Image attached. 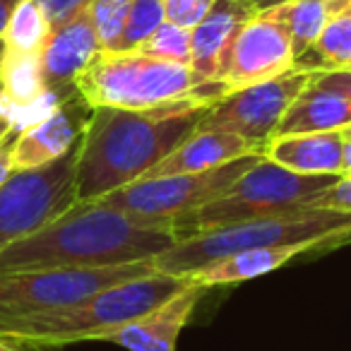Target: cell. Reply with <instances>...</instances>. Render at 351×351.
<instances>
[{"label":"cell","mask_w":351,"mask_h":351,"mask_svg":"<svg viewBox=\"0 0 351 351\" xmlns=\"http://www.w3.org/2000/svg\"><path fill=\"white\" fill-rule=\"evenodd\" d=\"M219 99L210 89L197 87L191 97L140 111L92 108L77 142V205L97 202L118 188L140 181L197 130L205 113Z\"/></svg>","instance_id":"obj_1"},{"label":"cell","mask_w":351,"mask_h":351,"mask_svg":"<svg viewBox=\"0 0 351 351\" xmlns=\"http://www.w3.org/2000/svg\"><path fill=\"white\" fill-rule=\"evenodd\" d=\"M176 241L173 221L135 219L87 202L0 250V274L149 263Z\"/></svg>","instance_id":"obj_2"},{"label":"cell","mask_w":351,"mask_h":351,"mask_svg":"<svg viewBox=\"0 0 351 351\" xmlns=\"http://www.w3.org/2000/svg\"><path fill=\"white\" fill-rule=\"evenodd\" d=\"M191 284V277H176L152 269L142 277H132L101 289L84 301L60 311L3 317L0 337L44 349H56L73 341H99L104 332L147 315Z\"/></svg>","instance_id":"obj_3"},{"label":"cell","mask_w":351,"mask_h":351,"mask_svg":"<svg viewBox=\"0 0 351 351\" xmlns=\"http://www.w3.org/2000/svg\"><path fill=\"white\" fill-rule=\"evenodd\" d=\"M351 212L301 210L293 215L263 217L221 229L202 231L176 241L169 250L154 255L149 265L156 272L188 277L215 260L229 258L241 250L274 248V245H320L349 243Z\"/></svg>","instance_id":"obj_4"},{"label":"cell","mask_w":351,"mask_h":351,"mask_svg":"<svg viewBox=\"0 0 351 351\" xmlns=\"http://www.w3.org/2000/svg\"><path fill=\"white\" fill-rule=\"evenodd\" d=\"M339 176H301L277 166L269 159L253 164L221 197L200 210L173 219L176 239L263 219V217L293 215L311 210L313 202L337 181Z\"/></svg>","instance_id":"obj_5"},{"label":"cell","mask_w":351,"mask_h":351,"mask_svg":"<svg viewBox=\"0 0 351 351\" xmlns=\"http://www.w3.org/2000/svg\"><path fill=\"white\" fill-rule=\"evenodd\" d=\"M188 65L166 63L140 51H99L75 80V94L89 108L140 111L195 94Z\"/></svg>","instance_id":"obj_6"},{"label":"cell","mask_w":351,"mask_h":351,"mask_svg":"<svg viewBox=\"0 0 351 351\" xmlns=\"http://www.w3.org/2000/svg\"><path fill=\"white\" fill-rule=\"evenodd\" d=\"M260 159H263V152H253L202 173L145 178V181L118 188L99 197L97 202L135 219L173 221L221 197Z\"/></svg>","instance_id":"obj_7"},{"label":"cell","mask_w":351,"mask_h":351,"mask_svg":"<svg viewBox=\"0 0 351 351\" xmlns=\"http://www.w3.org/2000/svg\"><path fill=\"white\" fill-rule=\"evenodd\" d=\"M77 145L60 159L27 171H12L0 186V250L39 231L77 205Z\"/></svg>","instance_id":"obj_8"},{"label":"cell","mask_w":351,"mask_h":351,"mask_svg":"<svg viewBox=\"0 0 351 351\" xmlns=\"http://www.w3.org/2000/svg\"><path fill=\"white\" fill-rule=\"evenodd\" d=\"M149 263L116 267H58L0 274V320L75 306L92 293L152 272Z\"/></svg>","instance_id":"obj_9"},{"label":"cell","mask_w":351,"mask_h":351,"mask_svg":"<svg viewBox=\"0 0 351 351\" xmlns=\"http://www.w3.org/2000/svg\"><path fill=\"white\" fill-rule=\"evenodd\" d=\"M311 73L291 68L267 82L229 92L205 113L197 130H219L239 135L250 147L263 152V147L277 132L291 101L311 84Z\"/></svg>","instance_id":"obj_10"},{"label":"cell","mask_w":351,"mask_h":351,"mask_svg":"<svg viewBox=\"0 0 351 351\" xmlns=\"http://www.w3.org/2000/svg\"><path fill=\"white\" fill-rule=\"evenodd\" d=\"M293 63H296V56L287 32L267 15L258 12L236 34L217 75V84L221 87V92L229 94L279 77L289 73Z\"/></svg>","instance_id":"obj_11"},{"label":"cell","mask_w":351,"mask_h":351,"mask_svg":"<svg viewBox=\"0 0 351 351\" xmlns=\"http://www.w3.org/2000/svg\"><path fill=\"white\" fill-rule=\"evenodd\" d=\"M92 108L80 97H73L56 106L49 116L15 132L10 145L12 171H27L36 166H46L51 161L68 154L80 142L84 123Z\"/></svg>","instance_id":"obj_12"},{"label":"cell","mask_w":351,"mask_h":351,"mask_svg":"<svg viewBox=\"0 0 351 351\" xmlns=\"http://www.w3.org/2000/svg\"><path fill=\"white\" fill-rule=\"evenodd\" d=\"M101 51L94 32L89 8L80 10L75 17L63 22L60 27L51 29V36L41 51V68H44V82L60 99H73L75 80L92 63L94 56Z\"/></svg>","instance_id":"obj_13"},{"label":"cell","mask_w":351,"mask_h":351,"mask_svg":"<svg viewBox=\"0 0 351 351\" xmlns=\"http://www.w3.org/2000/svg\"><path fill=\"white\" fill-rule=\"evenodd\" d=\"M205 291L207 289L191 284L147 315L116 327V330L104 332L99 341H111V344H118L128 351H176L178 337H181L183 327L188 325Z\"/></svg>","instance_id":"obj_14"},{"label":"cell","mask_w":351,"mask_h":351,"mask_svg":"<svg viewBox=\"0 0 351 351\" xmlns=\"http://www.w3.org/2000/svg\"><path fill=\"white\" fill-rule=\"evenodd\" d=\"M258 12L245 0H215L200 25L191 29V73L195 84L217 82V75L241 27Z\"/></svg>","instance_id":"obj_15"},{"label":"cell","mask_w":351,"mask_h":351,"mask_svg":"<svg viewBox=\"0 0 351 351\" xmlns=\"http://www.w3.org/2000/svg\"><path fill=\"white\" fill-rule=\"evenodd\" d=\"M263 156L301 176H341L344 137L341 130L279 135L263 147Z\"/></svg>","instance_id":"obj_16"},{"label":"cell","mask_w":351,"mask_h":351,"mask_svg":"<svg viewBox=\"0 0 351 351\" xmlns=\"http://www.w3.org/2000/svg\"><path fill=\"white\" fill-rule=\"evenodd\" d=\"M260 152L250 147L243 137L231 135L219 130H195L186 142L176 147L169 156L159 161L154 169H149L145 178H164V176H186V173H202V171L217 169L221 164L239 159V156Z\"/></svg>","instance_id":"obj_17"},{"label":"cell","mask_w":351,"mask_h":351,"mask_svg":"<svg viewBox=\"0 0 351 351\" xmlns=\"http://www.w3.org/2000/svg\"><path fill=\"white\" fill-rule=\"evenodd\" d=\"M351 125V99L313 82L287 108L274 137L301 132H332Z\"/></svg>","instance_id":"obj_18"},{"label":"cell","mask_w":351,"mask_h":351,"mask_svg":"<svg viewBox=\"0 0 351 351\" xmlns=\"http://www.w3.org/2000/svg\"><path fill=\"white\" fill-rule=\"evenodd\" d=\"M315 245H274V248H255V250H241L229 258L215 260V263L205 265L197 272L188 274L193 284L202 289L212 287H226V284H239L248 282V279L263 277L282 265H287L291 258L301 253H308Z\"/></svg>","instance_id":"obj_19"},{"label":"cell","mask_w":351,"mask_h":351,"mask_svg":"<svg viewBox=\"0 0 351 351\" xmlns=\"http://www.w3.org/2000/svg\"><path fill=\"white\" fill-rule=\"evenodd\" d=\"M263 15H267L287 32L296 60L315 44V39L327 25V12L322 0H284L269 10H263Z\"/></svg>","instance_id":"obj_20"},{"label":"cell","mask_w":351,"mask_h":351,"mask_svg":"<svg viewBox=\"0 0 351 351\" xmlns=\"http://www.w3.org/2000/svg\"><path fill=\"white\" fill-rule=\"evenodd\" d=\"M351 63V15L330 17L315 44L293 63L296 70L306 73H327L344 70Z\"/></svg>","instance_id":"obj_21"},{"label":"cell","mask_w":351,"mask_h":351,"mask_svg":"<svg viewBox=\"0 0 351 351\" xmlns=\"http://www.w3.org/2000/svg\"><path fill=\"white\" fill-rule=\"evenodd\" d=\"M51 36V22L36 0H22L10 15L3 44L12 53H41Z\"/></svg>","instance_id":"obj_22"},{"label":"cell","mask_w":351,"mask_h":351,"mask_svg":"<svg viewBox=\"0 0 351 351\" xmlns=\"http://www.w3.org/2000/svg\"><path fill=\"white\" fill-rule=\"evenodd\" d=\"M164 22L161 0H132L116 51H137Z\"/></svg>","instance_id":"obj_23"},{"label":"cell","mask_w":351,"mask_h":351,"mask_svg":"<svg viewBox=\"0 0 351 351\" xmlns=\"http://www.w3.org/2000/svg\"><path fill=\"white\" fill-rule=\"evenodd\" d=\"M137 51L152 58L166 60V63L191 68V29L164 22Z\"/></svg>","instance_id":"obj_24"},{"label":"cell","mask_w":351,"mask_h":351,"mask_svg":"<svg viewBox=\"0 0 351 351\" xmlns=\"http://www.w3.org/2000/svg\"><path fill=\"white\" fill-rule=\"evenodd\" d=\"M132 0H89V17L104 51H116Z\"/></svg>","instance_id":"obj_25"},{"label":"cell","mask_w":351,"mask_h":351,"mask_svg":"<svg viewBox=\"0 0 351 351\" xmlns=\"http://www.w3.org/2000/svg\"><path fill=\"white\" fill-rule=\"evenodd\" d=\"M161 5H164L166 22L193 29V27L205 20V15L215 5V0H161Z\"/></svg>","instance_id":"obj_26"},{"label":"cell","mask_w":351,"mask_h":351,"mask_svg":"<svg viewBox=\"0 0 351 351\" xmlns=\"http://www.w3.org/2000/svg\"><path fill=\"white\" fill-rule=\"evenodd\" d=\"M311 210H337L351 212V173L339 176L315 202Z\"/></svg>","instance_id":"obj_27"},{"label":"cell","mask_w":351,"mask_h":351,"mask_svg":"<svg viewBox=\"0 0 351 351\" xmlns=\"http://www.w3.org/2000/svg\"><path fill=\"white\" fill-rule=\"evenodd\" d=\"M36 3L49 17L51 29L60 27L63 22H68L70 17H75L80 10H84L89 5V0H36Z\"/></svg>","instance_id":"obj_28"},{"label":"cell","mask_w":351,"mask_h":351,"mask_svg":"<svg viewBox=\"0 0 351 351\" xmlns=\"http://www.w3.org/2000/svg\"><path fill=\"white\" fill-rule=\"evenodd\" d=\"M311 75L315 84L341 92L346 99H351V70H327V73H311Z\"/></svg>","instance_id":"obj_29"},{"label":"cell","mask_w":351,"mask_h":351,"mask_svg":"<svg viewBox=\"0 0 351 351\" xmlns=\"http://www.w3.org/2000/svg\"><path fill=\"white\" fill-rule=\"evenodd\" d=\"M12 137H15V135H12ZM12 137L0 145V186H3V183H5L8 178L12 176V164H10V145H12Z\"/></svg>","instance_id":"obj_30"},{"label":"cell","mask_w":351,"mask_h":351,"mask_svg":"<svg viewBox=\"0 0 351 351\" xmlns=\"http://www.w3.org/2000/svg\"><path fill=\"white\" fill-rule=\"evenodd\" d=\"M325 3L327 20L339 15H351V0H322Z\"/></svg>","instance_id":"obj_31"},{"label":"cell","mask_w":351,"mask_h":351,"mask_svg":"<svg viewBox=\"0 0 351 351\" xmlns=\"http://www.w3.org/2000/svg\"><path fill=\"white\" fill-rule=\"evenodd\" d=\"M0 351H44V346L25 344V341L8 339V337H0Z\"/></svg>","instance_id":"obj_32"},{"label":"cell","mask_w":351,"mask_h":351,"mask_svg":"<svg viewBox=\"0 0 351 351\" xmlns=\"http://www.w3.org/2000/svg\"><path fill=\"white\" fill-rule=\"evenodd\" d=\"M22 0H0V36L5 32L8 22H10V15L15 12V8L20 5Z\"/></svg>","instance_id":"obj_33"},{"label":"cell","mask_w":351,"mask_h":351,"mask_svg":"<svg viewBox=\"0 0 351 351\" xmlns=\"http://www.w3.org/2000/svg\"><path fill=\"white\" fill-rule=\"evenodd\" d=\"M245 3H248L255 12H263V10H269V8L279 5V3H284V0H245Z\"/></svg>","instance_id":"obj_34"},{"label":"cell","mask_w":351,"mask_h":351,"mask_svg":"<svg viewBox=\"0 0 351 351\" xmlns=\"http://www.w3.org/2000/svg\"><path fill=\"white\" fill-rule=\"evenodd\" d=\"M12 135H15V130H12V125L8 123V118L0 113V145H3L5 140H10Z\"/></svg>","instance_id":"obj_35"},{"label":"cell","mask_w":351,"mask_h":351,"mask_svg":"<svg viewBox=\"0 0 351 351\" xmlns=\"http://www.w3.org/2000/svg\"><path fill=\"white\" fill-rule=\"evenodd\" d=\"M344 173H351V140H344Z\"/></svg>","instance_id":"obj_36"},{"label":"cell","mask_w":351,"mask_h":351,"mask_svg":"<svg viewBox=\"0 0 351 351\" xmlns=\"http://www.w3.org/2000/svg\"><path fill=\"white\" fill-rule=\"evenodd\" d=\"M341 137H344V140H351V125H346L344 130H341Z\"/></svg>","instance_id":"obj_37"},{"label":"cell","mask_w":351,"mask_h":351,"mask_svg":"<svg viewBox=\"0 0 351 351\" xmlns=\"http://www.w3.org/2000/svg\"><path fill=\"white\" fill-rule=\"evenodd\" d=\"M3 53H5V44H3V39H0V63H3Z\"/></svg>","instance_id":"obj_38"},{"label":"cell","mask_w":351,"mask_h":351,"mask_svg":"<svg viewBox=\"0 0 351 351\" xmlns=\"http://www.w3.org/2000/svg\"><path fill=\"white\" fill-rule=\"evenodd\" d=\"M344 70H351V63H349V65H346V68H344Z\"/></svg>","instance_id":"obj_39"}]
</instances>
